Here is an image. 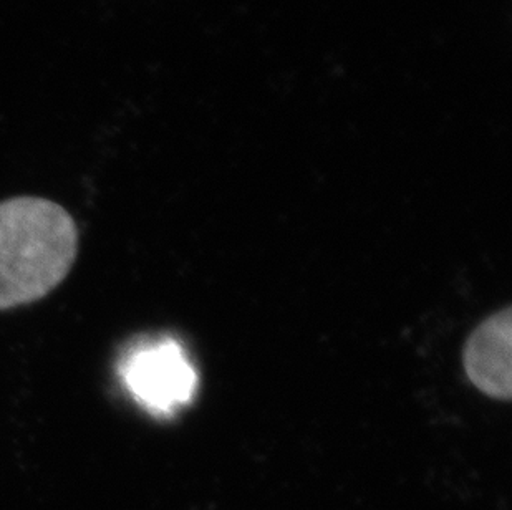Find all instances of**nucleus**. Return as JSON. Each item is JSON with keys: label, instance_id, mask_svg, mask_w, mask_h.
Here are the masks:
<instances>
[{"label": "nucleus", "instance_id": "obj_3", "mask_svg": "<svg viewBox=\"0 0 512 510\" xmlns=\"http://www.w3.org/2000/svg\"><path fill=\"white\" fill-rule=\"evenodd\" d=\"M469 378L486 395L511 398V310L496 313L476 328L464 350Z\"/></svg>", "mask_w": 512, "mask_h": 510}, {"label": "nucleus", "instance_id": "obj_1", "mask_svg": "<svg viewBox=\"0 0 512 510\" xmlns=\"http://www.w3.org/2000/svg\"><path fill=\"white\" fill-rule=\"evenodd\" d=\"M78 254L72 214L44 198L0 203V310L34 304L70 274Z\"/></svg>", "mask_w": 512, "mask_h": 510}, {"label": "nucleus", "instance_id": "obj_2", "mask_svg": "<svg viewBox=\"0 0 512 510\" xmlns=\"http://www.w3.org/2000/svg\"><path fill=\"white\" fill-rule=\"evenodd\" d=\"M121 376L131 395L153 414H173L193 401L198 373L171 338L133 348L121 363Z\"/></svg>", "mask_w": 512, "mask_h": 510}]
</instances>
